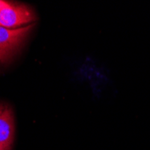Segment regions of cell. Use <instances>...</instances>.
<instances>
[{
  "label": "cell",
  "instance_id": "obj_1",
  "mask_svg": "<svg viewBox=\"0 0 150 150\" xmlns=\"http://www.w3.org/2000/svg\"><path fill=\"white\" fill-rule=\"evenodd\" d=\"M34 26L35 23L18 29L0 27V65L7 64L20 52Z\"/></svg>",
  "mask_w": 150,
  "mask_h": 150
},
{
  "label": "cell",
  "instance_id": "obj_4",
  "mask_svg": "<svg viewBox=\"0 0 150 150\" xmlns=\"http://www.w3.org/2000/svg\"><path fill=\"white\" fill-rule=\"evenodd\" d=\"M8 1H4V0H0V11H1L6 5H7Z\"/></svg>",
  "mask_w": 150,
  "mask_h": 150
},
{
  "label": "cell",
  "instance_id": "obj_2",
  "mask_svg": "<svg viewBox=\"0 0 150 150\" xmlns=\"http://www.w3.org/2000/svg\"><path fill=\"white\" fill-rule=\"evenodd\" d=\"M37 16L29 6L19 2H9L0 11V27L18 29L35 23Z\"/></svg>",
  "mask_w": 150,
  "mask_h": 150
},
{
  "label": "cell",
  "instance_id": "obj_3",
  "mask_svg": "<svg viewBox=\"0 0 150 150\" xmlns=\"http://www.w3.org/2000/svg\"><path fill=\"white\" fill-rule=\"evenodd\" d=\"M15 133L16 123L13 108L6 103H0V150H12Z\"/></svg>",
  "mask_w": 150,
  "mask_h": 150
}]
</instances>
